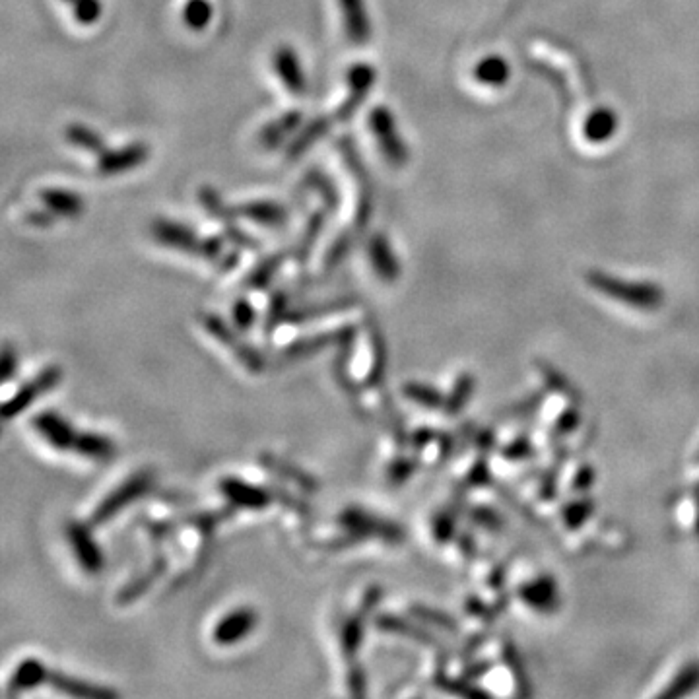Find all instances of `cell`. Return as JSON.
I'll list each match as a JSON object with an SVG mask.
<instances>
[{
    "label": "cell",
    "mask_w": 699,
    "mask_h": 699,
    "mask_svg": "<svg viewBox=\"0 0 699 699\" xmlns=\"http://www.w3.org/2000/svg\"><path fill=\"white\" fill-rule=\"evenodd\" d=\"M152 237L162 243L164 247L206 259L210 263H216V267L222 272H228L237 267L239 255L228 253L226 243L222 237L212 235V237H199L197 232L181 222L158 218L152 222Z\"/></svg>",
    "instance_id": "1"
},
{
    "label": "cell",
    "mask_w": 699,
    "mask_h": 699,
    "mask_svg": "<svg viewBox=\"0 0 699 699\" xmlns=\"http://www.w3.org/2000/svg\"><path fill=\"white\" fill-rule=\"evenodd\" d=\"M587 284L608 300L618 301L643 311H655L665 303V290L655 282H630L614 274L591 270L585 274Z\"/></svg>",
    "instance_id": "2"
},
{
    "label": "cell",
    "mask_w": 699,
    "mask_h": 699,
    "mask_svg": "<svg viewBox=\"0 0 699 699\" xmlns=\"http://www.w3.org/2000/svg\"><path fill=\"white\" fill-rule=\"evenodd\" d=\"M154 472L144 468V470H136L131 474L125 482H121L113 492H109L103 500L96 505V509L90 515V525L92 527H101L109 521H113L123 509L131 507L134 501L144 498L146 494L152 492L154 488Z\"/></svg>",
    "instance_id": "3"
},
{
    "label": "cell",
    "mask_w": 699,
    "mask_h": 699,
    "mask_svg": "<svg viewBox=\"0 0 699 699\" xmlns=\"http://www.w3.org/2000/svg\"><path fill=\"white\" fill-rule=\"evenodd\" d=\"M199 319L202 329L210 334L214 340H218L222 346H226L232 354H235L237 362L247 371H251L253 375H259L265 371V367H267L265 356L255 346L245 342L239 331L232 325H228L220 315L202 313Z\"/></svg>",
    "instance_id": "4"
},
{
    "label": "cell",
    "mask_w": 699,
    "mask_h": 699,
    "mask_svg": "<svg viewBox=\"0 0 699 699\" xmlns=\"http://www.w3.org/2000/svg\"><path fill=\"white\" fill-rule=\"evenodd\" d=\"M367 129L375 136L377 146L387 164L393 167H404L410 160V150L400 136L397 119L393 111L385 105H375L367 115Z\"/></svg>",
    "instance_id": "5"
},
{
    "label": "cell",
    "mask_w": 699,
    "mask_h": 699,
    "mask_svg": "<svg viewBox=\"0 0 699 699\" xmlns=\"http://www.w3.org/2000/svg\"><path fill=\"white\" fill-rule=\"evenodd\" d=\"M63 381V369L59 366H47L43 367L34 379L22 383L18 387V391L6 400L0 408V418L4 422H10L14 420L16 416L24 414L35 400L41 399L43 395L51 393L59 383Z\"/></svg>",
    "instance_id": "6"
},
{
    "label": "cell",
    "mask_w": 699,
    "mask_h": 699,
    "mask_svg": "<svg viewBox=\"0 0 699 699\" xmlns=\"http://www.w3.org/2000/svg\"><path fill=\"white\" fill-rule=\"evenodd\" d=\"M336 523L340 525L342 531H354V533L364 534L367 540L369 538H381V540H387V542H400L404 540V531L402 527L389 521V519H383L375 513H369L366 509L362 507H346L338 513L336 517Z\"/></svg>",
    "instance_id": "7"
},
{
    "label": "cell",
    "mask_w": 699,
    "mask_h": 699,
    "mask_svg": "<svg viewBox=\"0 0 699 699\" xmlns=\"http://www.w3.org/2000/svg\"><path fill=\"white\" fill-rule=\"evenodd\" d=\"M200 206L216 220L224 226L226 237L232 241L235 247L239 249H249V251H259V241L253 239L249 233L243 232L237 226V212L235 206H230L226 200L222 199V195L212 189L210 185L200 187L199 191Z\"/></svg>",
    "instance_id": "8"
},
{
    "label": "cell",
    "mask_w": 699,
    "mask_h": 699,
    "mask_svg": "<svg viewBox=\"0 0 699 699\" xmlns=\"http://www.w3.org/2000/svg\"><path fill=\"white\" fill-rule=\"evenodd\" d=\"M358 336V329L352 325L334 329V331H325V333L311 334V336H303L294 340L292 344H288L282 350V362L286 364H294L300 360H307L319 352H323L325 348L331 346H342L346 342H354Z\"/></svg>",
    "instance_id": "9"
},
{
    "label": "cell",
    "mask_w": 699,
    "mask_h": 699,
    "mask_svg": "<svg viewBox=\"0 0 699 699\" xmlns=\"http://www.w3.org/2000/svg\"><path fill=\"white\" fill-rule=\"evenodd\" d=\"M377 70L367 63H356L348 68L346 82H348V96L336 107L334 119L338 123H348L364 105L371 88L375 86Z\"/></svg>",
    "instance_id": "10"
},
{
    "label": "cell",
    "mask_w": 699,
    "mask_h": 699,
    "mask_svg": "<svg viewBox=\"0 0 699 699\" xmlns=\"http://www.w3.org/2000/svg\"><path fill=\"white\" fill-rule=\"evenodd\" d=\"M90 527H92L90 523L68 521L65 529H67L70 550H72L78 566L82 567L88 575H98L105 566V558H103L100 544H98Z\"/></svg>",
    "instance_id": "11"
},
{
    "label": "cell",
    "mask_w": 699,
    "mask_h": 699,
    "mask_svg": "<svg viewBox=\"0 0 699 699\" xmlns=\"http://www.w3.org/2000/svg\"><path fill=\"white\" fill-rule=\"evenodd\" d=\"M150 158V148L144 142H131L121 148L103 150L98 154L96 169L103 177H115L144 166Z\"/></svg>",
    "instance_id": "12"
},
{
    "label": "cell",
    "mask_w": 699,
    "mask_h": 699,
    "mask_svg": "<svg viewBox=\"0 0 699 699\" xmlns=\"http://www.w3.org/2000/svg\"><path fill=\"white\" fill-rule=\"evenodd\" d=\"M257 624L259 616L251 606L235 608L218 620V624L212 630V641L220 647H232L255 632Z\"/></svg>",
    "instance_id": "13"
},
{
    "label": "cell",
    "mask_w": 699,
    "mask_h": 699,
    "mask_svg": "<svg viewBox=\"0 0 699 699\" xmlns=\"http://www.w3.org/2000/svg\"><path fill=\"white\" fill-rule=\"evenodd\" d=\"M218 490L226 498V501L232 503L233 507H237V509L261 511V509H267L268 505L274 501L272 490L249 484L237 476H224L218 482Z\"/></svg>",
    "instance_id": "14"
},
{
    "label": "cell",
    "mask_w": 699,
    "mask_h": 699,
    "mask_svg": "<svg viewBox=\"0 0 699 699\" xmlns=\"http://www.w3.org/2000/svg\"><path fill=\"white\" fill-rule=\"evenodd\" d=\"M272 68L290 96L301 98L307 92V78L301 67L300 55L290 45H280L272 55Z\"/></svg>",
    "instance_id": "15"
},
{
    "label": "cell",
    "mask_w": 699,
    "mask_h": 699,
    "mask_svg": "<svg viewBox=\"0 0 699 699\" xmlns=\"http://www.w3.org/2000/svg\"><path fill=\"white\" fill-rule=\"evenodd\" d=\"M32 426L35 432L39 433L53 449L67 453L74 449L78 432L68 424L67 420L53 412V410H43L39 414H35L32 418Z\"/></svg>",
    "instance_id": "16"
},
{
    "label": "cell",
    "mask_w": 699,
    "mask_h": 699,
    "mask_svg": "<svg viewBox=\"0 0 699 699\" xmlns=\"http://www.w3.org/2000/svg\"><path fill=\"white\" fill-rule=\"evenodd\" d=\"M367 259L377 278L385 284H395L400 276V263L391 241L383 233H373L367 241Z\"/></svg>",
    "instance_id": "17"
},
{
    "label": "cell",
    "mask_w": 699,
    "mask_h": 699,
    "mask_svg": "<svg viewBox=\"0 0 699 699\" xmlns=\"http://www.w3.org/2000/svg\"><path fill=\"white\" fill-rule=\"evenodd\" d=\"M167 569H169V562H167L166 554L154 556L150 566L146 567L142 573H138L136 577H133L125 587H121V591L115 597V602L119 606H129L136 600L142 599L152 589V585L158 583L166 575Z\"/></svg>",
    "instance_id": "18"
},
{
    "label": "cell",
    "mask_w": 699,
    "mask_h": 699,
    "mask_svg": "<svg viewBox=\"0 0 699 699\" xmlns=\"http://www.w3.org/2000/svg\"><path fill=\"white\" fill-rule=\"evenodd\" d=\"M259 465L268 470L270 474H274L276 478H282V480H288V482L296 484L300 490L307 492V494H315L321 488L319 480L311 472L303 470L296 463H292V461H288L284 457H278L274 453H268V451L261 453L259 455Z\"/></svg>",
    "instance_id": "19"
},
{
    "label": "cell",
    "mask_w": 699,
    "mask_h": 699,
    "mask_svg": "<svg viewBox=\"0 0 699 699\" xmlns=\"http://www.w3.org/2000/svg\"><path fill=\"white\" fill-rule=\"evenodd\" d=\"M235 212L239 218L265 228H278L288 222L286 206L276 200H245L235 206Z\"/></svg>",
    "instance_id": "20"
},
{
    "label": "cell",
    "mask_w": 699,
    "mask_h": 699,
    "mask_svg": "<svg viewBox=\"0 0 699 699\" xmlns=\"http://www.w3.org/2000/svg\"><path fill=\"white\" fill-rule=\"evenodd\" d=\"M47 684L63 694H67L70 698L78 699H115L119 698V694L111 688H105V686H100V684H92V682H86L82 678H74V676H68L65 672H57V670H51L49 672V680Z\"/></svg>",
    "instance_id": "21"
},
{
    "label": "cell",
    "mask_w": 699,
    "mask_h": 699,
    "mask_svg": "<svg viewBox=\"0 0 699 699\" xmlns=\"http://www.w3.org/2000/svg\"><path fill=\"white\" fill-rule=\"evenodd\" d=\"M338 8L344 22V32L352 45H366L371 37V22L367 14L366 0H338Z\"/></svg>",
    "instance_id": "22"
},
{
    "label": "cell",
    "mask_w": 699,
    "mask_h": 699,
    "mask_svg": "<svg viewBox=\"0 0 699 699\" xmlns=\"http://www.w3.org/2000/svg\"><path fill=\"white\" fill-rule=\"evenodd\" d=\"M334 121L336 119L329 117V115H317L309 123L301 125L294 140H290V144H288V150H286L288 160L294 162V160H300L301 156H305L323 136L331 133Z\"/></svg>",
    "instance_id": "23"
},
{
    "label": "cell",
    "mask_w": 699,
    "mask_h": 699,
    "mask_svg": "<svg viewBox=\"0 0 699 699\" xmlns=\"http://www.w3.org/2000/svg\"><path fill=\"white\" fill-rule=\"evenodd\" d=\"M356 305H358V298H354V296H340V298H333V300L309 303V305H303V307H298V309H290L288 317H286V323L303 325V323H309V321H317V319L331 317V315H336V313L350 311Z\"/></svg>",
    "instance_id": "24"
},
{
    "label": "cell",
    "mask_w": 699,
    "mask_h": 699,
    "mask_svg": "<svg viewBox=\"0 0 699 699\" xmlns=\"http://www.w3.org/2000/svg\"><path fill=\"white\" fill-rule=\"evenodd\" d=\"M367 338H369V350H371V366L367 373L366 385L369 389H379L385 381V373H387V344L383 333L379 329V325L375 323V319L367 317Z\"/></svg>",
    "instance_id": "25"
},
{
    "label": "cell",
    "mask_w": 699,
    "mask_h": 699,
    "mask_svg": "<svg viewBox=\"0 0 699 699\" xmlns=\"http://www.w3.org/2000/svg\"><path fill=\"white\" fill-rule=\"evenodd\" d=\"M49 668L43 665L39 659L28 657L24 659L20 665L16 666V670L12 672L10 680H8V696H18L24 692H30L39 688L41 684H45L49 680Z\"/></svg>",
    "instance_id": "26"
},
{
    "label": "cell",
    "mask_w": 699,
    "mask_h": 699,
    "mask_svg": "<svg viewBox=\"0 0 699 699\" xmlns=\"http://www.w3.org/2000/svg\"><path fill=\"white\" fill-rule=\"evenodd\" d=\"M620 129V117L612 107H597L583 121V136L591 144H604Z\"/></svg>",
    "instance_id": "27"
},
{
    "label": "cell",
    "mask_w": 699,
    "mask_h": 699,
    "mask_svg": "<svg viewBox=\"0 0 699 699\" xmlns=\"http://www.w3.org/2000/svg\"><path fill=\"white\" fill-rule=\"evenodd\" d=\"M39 200L57 218L76 220L86 210L84 199L78 193H72L67 189H43L39 193Z\"/></svg>",
    "instance_id": "28"
},
{
    "label": "cell",
    "mask_w": 699,
    "mask_h": 699,
    "mask_svg": "<svg viewBox=\"0 0 699 699\" xmlns=\"http://www.w3.org/2000/svg\"><path fill=\"white\" fill-rule=\"evenodd\" d=\"M303 125V113L298 109H290L280 117L272 119L259 133V144L267 150H276L290 134L300 131Z\"/></svg>",
    "instance_id": "29"
},
{
    "label": "cell",
    "mask_w": 699,
    "mask_h": 699,
    "mask_svg": "<svg viewBox=\"0 0 699 699\" xmlns=\"http://www.w3.org/2000/svg\"><path fill=\"white\" fill-rule=\"evenodd\" d=\"M367 618L369 616L358 610L356 614L348 616L340 626V653L346 663L358 661V655L366 637Z\"/></svg>",
    "instance_id": "30"
},
{
    "label": "cell",
    "mask_w": 699,
    "mask_h": 699,
    "mask_svg": "<svg viewBox=\"0 0 699 699\" xmlns=\"http://www.w3.org/2000/svg\"><path fill=\"white\" fill-rule=\"evenodd\" d=\"M72 451L90 461H109L115 457L117 445L103 433L78 432Z\"/></svg>",
    "instance_id": "31"
},
{
    "label": "cell",
    "mask_w": 699,
    "mask_h": 699,
    "mask_svg": "<svg viewBox=\"0 0 699 699\" xmlns=\"http://www.w3.org/2000/svg\"><path fill=\"white\" fill-rule=\"evenodd\" d=\"M327 218H329V212L327 210H317L313 212L309 218H307V224L303 228V233H301L300 241L298 245L294 247L292 255L294 259L298 261V265H305L317 245V241L321 239V235L325 232V226H327Z\"/></svg>",
    "instance_id": "32"
},
{
    "label": "cell",
    "mask_w": 699,
    "mask_h": 699,
    "mask_svg": "<svg viewBox=\"0 0 699 699\" xmlns=\"http://www.w3.org/2000/svg\"><path fill=\"white\" fill-rule=\"evenodd\" d=\"M472 76L478 84L488 88H501L511 78V67L505 57L501 55H488L476 63L472 70Z\"/></svg>",
    "instance_id": "33"
},
{
    "label": "cell",
    "mask_w": 699,
    "mask_h": 699,
    "mask_svg": "<svg viewBox=\"0 0 699 699\" xmlns=\"http://www.w3.org/2000/svg\"><path fill=\"white\" fill-rule=\"evenodd\" d=\"M290 255H292V251H288V249L268 255L267 259H263L257 267L249 272V276L245 278V286L249 290H265V288H268V284L274 280L278 270L284 267V263H286V259Z\"/></svg>",
    "instance_id": "34"
},
{
    "label": "cell",
    "mask_w": 699,
    "mask_h": 699,
    "mask_svg": "<svg viewBox=\"0 0 699 699\" xmlns=\"http://www.w3.org/2000/svg\"><path fill=\"white\" fill-rule=\"evenodd\" d=\"M375 626L381 630V632L397 633V635H404V637H410L414 641H420L424 645H435V637L432 633L422 630L418 624L414 622H408L400 616H395V614H379L375 618Z\"/></svg>",
    "instance_id": "35"
},
{
    "label": "cell",
    "mask_w": 699,
    "mask_h": 699,
    "mask_svg": "<svg viewBox=\"0 0 699 699\" xmlns=\"http://www.w3.org/2000/svg\"><path fill=\"white\" fill-rule=\"evenodd\" d=\"M65 138L70 146L90 154H101L103 150H107L103 136L84 123H70L65 129Z\"/></svg>",
    "instance_id": "36"
},
{
    "label": "cell",
    "mask_w": 699,
    "mask_h": 699,
    "mask_svg": "<svg viewBox=\"0 0 699 699\" xmlns=\"http://www.w3.org/2000/svg\"><path fill=\"white\" fill-rule=\"evenodd\" d=\"M356 235H358V232L354 228H350V230H344V232H340L334 237L333 243L329 245V249L325 253V259H323V272L325 274H331L348 259V255L354 249Z\"/></svg>",
    "instance_id": "37"
},
{
    "label": "cell",
    "mask_w": 699,
    "mask_h": 699,
    "mask_svg": "<svg viewBox=\"0 0 699 699\" xmlns=\"http://www.w3.org/2000/svg\"><path fill=\"white\" fill-rule=\"evenodd\" d=\"M237 507H233L232 503L220 511H202V513H191V515H185L181 517V525H191L193 529H197L204 538H208L210 534L214 533V529L228 521L230 517H233Z\"/></svg>",
    "instance_id": "38"
},
{
    "label": "cell",
    "mask_w": 699,
    "mask_h": 699,
    "mask_svg": "<svg viewBox=\"0 0 699 699\" xmlns=\"http://www.w3.org/2000/svg\"><path fill=\"white\" fill-rule=\"evenodd\" d=\"M214 18V6L210 0H185L181 8V20L191 32H202Z\"/></svg>",
    "instance_id": "39"
},
{
    "label": "cell",
    "mask_w": 699,
    "mask_h": 699,
    "mask_svg": "<svg viewBox=\"0 0 699 699\" xmlns=\"http://www.w3.org/2000/svg\"><path fill=\"white\" fill-rule=\"evenodd\" d=\"M305 183H307L309 189H313V191L323 199L325 208H327L329 214H333V212L338 210V206H340L338 191H336L333 181H331L323 171H319V169L309 171L307 177H305Z\"/></svg>",
    "instance_id": "40"
},
{
    "label": "cell",
    "mask_w": 699,
    "mask_h": 699,
    "mask_svg": "<svg viewBox=\"0 0 699 699\" xmlns=\"http://www.w3.org/2000/svg\"><path fill=\"white\" fill-rule=\"evenodd\" d=\"M402 395L406 399L416 402L418 406H424L430 410L445 406V397L437 389H433L432 385H426V383L408 381L402 385Z\"/></svg>",
    "instance_id": "41"
},
{
    "label": "cell",
    "mask_w": 699,
    "mask_h": 699,
    "mask_svg": "<svg viewBox=\"0 0 699 699\" xmlns=\"http://www.w3.org/2000/svg\"><path fill=\"white\" fill-rule=\"evenodd\" d=\"M521 597L525 599V602L533 604V608L546 610L548 606H552L556 602V587L550 579H538V581L523 587Z\"/></svg>",
    "instance_id": "42"
},
{
    "label": "cell",
    "mask_w": 699,
    "mask_h": 699,
    "mask_svg": "<svg viewBox=\"0 0 699 699\" xmlns=\"http://www.w3.org/2000/svg\"><path fill=\"white\" fill-rule=\"evenodd\" d=\"M288 311H290V296L280 290L272 296V300L268 303L267 317H265V327H263V333L267 336H272L276 333V329L286 323V317H288Z\"/></svg>",
    "instance_id": "43"
},
{
    "label": "cell",
    "mask_w": 699,
    "mask_h": 699,
    "mask_svg": "<svg viewBox=\"0 0 699 699\" xmlns=\"http://www.w3.org/2000/svg\"><path fill=\"white\" fill-rule=\"evenodd\" d=\"M72 8V16L80 26H94L101 20L103 4L101 0H65Z\"/></svg>",
    "instance_id": "44"
},
{
    "label": "cell",
    "mask_w": 699,
    "mask_h": 699,
    "mask_svg": "<svg viewBox=\"0 0 699 699\" xmlns=\"http://www.w3.org/2000/svg\"><path fill=\"white\" fill-rule=\"evenodd\" d=\"M699 686V665L688 666L686 670H682L670 684V688H666L661 696L665 698H680L686 696L690 692H694Z\"/></svg>",
    "instance_id": "45"
},
{
    "label": "cell",
    "mask_w": 699,
    "mask_h": 699,
    "mask_svg": "<svg viewBox=\"0 0 699 699\" xmlns=\"http://www.w3.org/2000/svg\"><path fill=\"white\" fill-rule=\"evenodd\" d=\"M233 327L239 333H249L257 323V311L247 298H237L232 305Z\"/></svg>",
    "instance_id": "46"
},
{
    "label": "cell",
    "mask_w": 699,
    "mask_h": 699,
    "mask_svg": "<svg viewBox=\"0 0 699 699\" xmlns=\"http://www.w3.org/2000/svg\"><path fill=\"white\" fill-rule=\"evenodd\" d=\"M472 389H474V381L470 375H463L457 383H455V389L451 391L449 399H445V412L447 414H457L461 412V408L465 406L470 395H472Z\"/></svg>",
    "instance_id": "47"
},
{
    "label": "cell",
    "mask_w": 699,
    "mask_h": 699,
    "mask_svg": "<svg viewBox=\"0 0 699 699\" xmlns=\"http://www.w3.org/2000/svg\"><path fill=\"white\" fill-rule=\"evenodd\" d=\"M410 612L418 618V620H424L428 624H433L437 628H443V630H457V624L453 618H449L447 614L439 612V610H433V608H428V606H422V604H414L410 606Z\"/></svg>",
    "instance_id": "48"
},
{
    "label": "cell",
    "mask_w": 699,
    "mask_h": 699,
    "mask_svg": "<svg viewBox=\"0 0 699 699\" xmlns=\"http://www.w3.org/2000/svg\"><path fill=\"white\" fill-rule=\"evenodd\" d=\"M367 538L364 534L354 533V531H342V534L327 538L323 542H319L317 546L327 550V552H340V550H348V548H356L360 544H364Z\"/></svg>",
    "instance_id": "49"
},
{
    "label": "cell",
    "mask_w": 699,
    "mask_h": 699,
    "mask_svg": "<svg viewBox=\"0 0 699 699\" xmlns=\"http://www.w3.org/2000/svg\"><path fill=\"white\" fill-rule=\"evenodd\" d=\"M418 468V461L412 457H399L387 466V480L393 486H402Z\"/></svg>",
    "instance_id": "50"
},
{
    "label": "cell",
    "mask_w": 699,
    "mask_h": 699,
    "mask_svg": "<svg viewBox=\"0 0 699 699\" xmlns=\"http://www.w3.org/2000/svg\"><path fill=\"white\" fill-rule=\"evenodd\" d=\"M346 682H348V692L352 698H364L367 694V674L366 668L362 663L354 661L348 663V674H346Z\"/></svg>",
    "instance_id": "51"
},
{
    "label": "cell",
    "mask_w": 699,
    "mask_h": 699,
    "mask_svg": "<svg viewBox=\"0 0 699 699\" xmlns=\"http://www.w3.org/2000/svg\"><path fill=\"white\" fill-rule=\"evenodd\" d=\"M18 369V354L10 342H4L0 354V381L8 383Z\"/></svg>",
    "instance_id": "52"
},
{
    "label": "cell",
    "mask_w": 699,
    "mask_h": 699,
    "mask_svg": "<svg viewBox=\"0 0 699 699\" xmlns=\"http://www.w3.org/2000/svg\"><path fill=\"white\" fill-rule=\"evenodd\" d=\"M432 533L433 538H437L439 542L449 540V538L453 536V533H455V519H453V515L447 513V511L437 513V515L433 517Z\"/></svg>",
    "instance_id": "53"
},
{
    "label": "cell",
    "mask_w": 699,
    "mask_h": 699,
    "mask_svg": "<svg viewBox=\"0 0 699 699\" xmlns=\"http://www.w3.org/2000/svg\"><path fill=\"white\" fill-rule=\"evenodd\" d=\"M270 490H272L274 501H280L282 505H286L290 509H296V513H300L303 517L309 515V507L303 501L296 500L288 490H284V488H270Z\"/></svg>",
    "instance_id": "54"
},
{
    "label": "cell",
    "mask_w": 699,
    "mask_h": 699,
    "mask_svg": "<svg viewBox=\"0 0 699 699\" xmlns=\"http://www.w3.org/2000/svg\"><path fill=\"white\" fill-rule=\"evenodd\" d=\"M381 599H383V589H381L379 585H371V587H367L358 610L364 612L366 616H373V612H375V608L379 606Z\"/></svg>",
    "instance_id": "55"
},
{
    "label": "cell",
    "mask_w": 699,
    "mask_h": 699,
    "mask_svg": "<svg viewBox=\"0 0 699 699\" xmlns=\"http://www.w3.org/2000/svg\"><path fill=\"white\" fill-rule=\"evenodd\" d=\"M181 525V521H158V523H146V531L152 536V540H164L169 534L173 533L177 527Z\"/></svg>",
    "instance_id": "56"
},
{
    "label": "cell",
    "mask_w": 699,
    "mask_h": 699,
    "mask_svg": "<svg viewBox=\"0 0 699 699\" xmlns=\"http://www.w3.org/2000/svg\"><path fill=\"white\" fill-rule=\"evenodd\" d=\"M57 216L51 214L45 206L41 210H34L32 214H28V222L35 228H51L55 224Z\"/></svg>",
    "instance_id": "57"
},
{
    "label": "cell",
    "mask_w": 699,
    "mask_h": 699,
    "mask_svg": "<svg viewBox=\"0 0 699 699\" xmlns=\"http://www.w3.org/2000/svg\"><path fill=\"white\" fill-rule=\"evenodd\" d=\"M433 439H435V433L432 430H418V432H414V435H412V443L416 447H420V449L426 447Z\"/></svg>",
    "instance_id": "58"
},
{
    "label": "cell",
    "mask_w": 699,
    "mask_h": 699,
    "mask_svg": "<svg viewBox=\"0 0 699 699\" xmlns=\"http://www.w3.org/2000/svg\"><path fill=\"white\" fill-rule=\"evenodd\" d=\"M158 498L162 501H167V503H173V505H183V503H189L191 498L185 496V494H175V492H160Z\"/></svg>",
    "instance_id": "59"
}]
</instances>
